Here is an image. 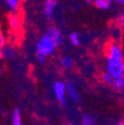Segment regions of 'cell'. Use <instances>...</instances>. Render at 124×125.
<instances>
[{"label":"cell","mask_w":124,"mask_h":125,"mask_svg":"<svg viewBox=\"0 0 124 125\" xmlns=\"http://www.w3.org/2000/svg\"><path fill=\"white\" fill-rule=\"evenodd\" d=\"M106 57V71L113 79L124 76V57L121 46L115 42L110 41L105 46Z\"/></svg>","instance_id":"obj_1"},{"label":"cell","mask_w":124,"mask_h":125,"mask_svg":"<svg viewBox=\"0 0 124 125\" xmlns=\"http://www.w3.org/2000/svg\"><path fill=\"white\" fill-rule=\"evenodd\" d=\"M56 48H57V46L51 40V38L48 35L44 34L40 38L39 42L36 44L35 53H36L37 61L40 62V64H44L46 62V60H47V57L51 56L55 53Z\"/></svg>","instance_id":"obj_2"},{"label":"cell","mask_w":124,"mask_h":125,"mask_svg":"<svg viewBox=\"0 0 124 125\" xmlns=\"http://www.w3.org/2000/svg\"><path fill=\"white\" fill-rule=\"evenodd\" d=\"M53 91L57 98V100L62 104L65 105L67 103V87L66 83L63 81H57L53 85Z\"/></svg>","instance_id":"obj_3"},{"label":"cell","mask_w":124,"mask_h":125,"mask_svg":"<svg viewBox=\"0 0 124 125\" xmlns=\"http://www.w3.org/2000/svg\"><path fill=\"white\" fill-rule=\"evenodd\" d=\"M7 24L13 33H18L22 29L23 18L20 13H10L7 16Z\"/></svg>","instance_id":"obj_4"},{"label":"cell","mask_w":124,"mask_h":125,"mask_svg":"<svg viewBox=\"0 0 124 125\" xmlns=\"http://www.w3.org/2000/svg\"><path fill=\"white\" fill-rule=\"evenodd\" d=\"M46 35H48L51 38V40L55 43V45L57 47L61 46L62 43H63V41H64V36H63V34H62V32L58 28H56L54 26H51V27L48 28L47 32H46Z\"/></svg>","instance_id":"obj_5"},{"label":"cell","mask_w":124,"mask_h":125,"mask_svg":"<svg viewBox=\"0 0 124 125\" xmlns=\"http://www.w3.org/2000/svg\"><path fill=\"white\" fill-rule=\"evenodd\" d=\"M66 87H67V94L69 95V97L72 101H74V102L80 101L81 96H80L79 90H77V88H76L75 83L72 80H70V79L67 80V82H66Z\"/></svg>","instance_id":"obj_6"},{"label":"cell","mask_w":124,"mask_h":125,"mask_svg":"<svg viewBox=\"0 0 124 125\" xmlns=\"http://www.w3.org/2000/svg\"><path fill=\"white\" fill-rule=\"evenodd\" d=\"M17 55V50L16 47L11 45V44H6L0 51V59L3 60H10L16 57Z\"/></svg>","instance_id":"obj_7"},{"label":"cell","mask_w":124,"mask_h":125,"mask_svg":"<svg viewBox=\"0 0 124 125\" xmlns=\"http://www.w3.org/2000/svg\"><path fill=\"white\" fill-rule=\"evenodd\" d=\"M58 5V0H46L44 4V13L48 19H52L56 7Z\"/></svg>","instance_id":"obj_8"},{"label":"cell","mask_w":124,"mask_h":125,"mask_svg":"<svg viewBox=\"0 0 124 125\" xmlns=\"http://www.w3.org/2000/svg\"><path fill=\"white\" fill-rule=\"evenodd\" d=\"M4 2L11 13H20L23 0H4Z\"/></svg>","instance_id":"obj_9"},{"label":"cell","mask_w":124,"mask_h":125,"mask_svg":"<svg viewBox=\"0 0 124 125\" xmlns=\"http://www.w3.org/2000/svg\"><path fill=\"white\" fill-rule=\"evenodd\" d=\"M114 0H93L94 6L101 10H108L110 9Z\"/></svg>","instance_id":"obj_10"},{"label":"cell","mask_w":124,"mask_h":125,"mask_svg":"<svg viewBox=\"0 0 124 125\" xmlns=\"http://www.w3.org/2000/svg\"><path fill=\"white\" fill-rule=\"evenodd\" d=\"M11 120H12V125H23L22 113L19 108H15L13 110Z\"/></svg>","instance_id":"obj_11"},{"label":"cell","mask_w":124,"mask_h":125,"mask_svg":"<svg viewBox=\"0 0 124 125\" xmlns=\"http://www.w3.org/2000/svg\"><path fill=\"white\" fill-rule=\"evenodd\" d=\"M73 64H74V62H73V59L72 57L71 56H65L61 59V66L63 69L65 70H70L73 67Z\"/></svg>","instance_id":"obj_12"},{"label":"cell","mask_w":124,"mask_h":125,"mask_svg":"<svg viewBox=\"0 0 124 125\" xmlns=\"http://www.w3.org/2000/svg\"><path fill=\"white\" fill-rule=\"evenodd\" d=\"M111 86L115 91H122L124 89V76H119L116 79H113Z\"/></svg>","instance_id":"obj_13"},{"label":"cell","mask_w":124,"mask_h":125,"mask_svg":"<svg viewBox=\"0 0 124 125\" xmlns=\"http://www.w3.org/2000/svg\"><path fill=\"white\" fill-rule=\"evenodd\" d=\"M69 40L71 42V44L74 47H77V46H80L82 41H81V37L80 35L77 34L76 32H72L70 35H69Z\"/></svg>","instance_id":"obj_14"},{"label":"cell","mask_w":124,"mask_h":125,"mask_svg":"<svg viewBox=\"0 0 124 125\" xmlns=\"http://www.w3.org/2000/svg\"><path fill=\"white\" fill-rule=\"evenodd\" d=\"M100 81L104 84H106V85H111L112 84V82H113V77L109 73H108L107 72H103L100 74Z\"/></svg>","instance_id":"obj_15"},{"label":"cell","mask_w":124,"mask_h":125,"mask_svg":"<svg viewBox=\"0 0 124 125\" xmlns=\"http://www.w3.org/2000/svg\"><path fill=\"white\" fill-rule=\"evenodd\" d=\"M81 125H95L94 118L90 114H84L82 117V124Z\"/></svg>","instance_id":"obj_16"},{"label":"cell","mask_w":124,"mask_h":125,"mask_svg":"<svg viewBox=\"0 0 124 125\" xmlns=\"http://www.w3.org/2000/svg\"><path fill=\"white\" fill-rule=\"evenodd\" d=\"M116 22H117V25L121 28H124V10H121L117 16V19H116Z\"/></svg>","instance_id":"obj_17"},{"label":"cell","mask_w":124,"mask_h":125,"mask_svg":"<svg viewBox=\"0 0 124 125\" xmlns=\"http://www.w3.org/2000/svg\"><path fill=\"white\" fill-rule=\"evenodd\" d=\"M6 44H7V39H6L5 35L3 34V32L0 30V51H1V49Z\"/></svg>","instance_id":"obj_18"},{"label":"cell","mask_w":124,"mask_h":125,"mask_svg":"<svg viewBox=\"0 0 124 125\" xmlns=\"http://www.w3.org/2000/svg\"><path fill=\"white\" fill-rule=\"evenodd\" d=\"M118 4H124V0H115Z\"/></svg>","instance_id":"obj_19"},{"label":"cell","mask_w":124,"mask_h":125,"mask_svg":"<svg viewBox=\"0 0 124 125\" xmlns=\"http://www.w3.org/2000/svg\"><path fill=\"white\" fill-rule=\"evenodd\" d=\"M116 125H124V121H122V120H121V121H119Z\"/></svg>","instance_id":"obj_20"},{"label":"cell","mask_w":124,"mask_h":125,"mask_svg":"<svg viewBox=\"0 0 124 125\" xmlns=\"http://www.w3.org/2000/svg\"><path fill=\"white\" fill-rule=\"evenodd\" d=\"M64 125H77V124H74V123H65Z\"/></svg>","instance_id":"obj_21"},{"label":"cell","mask_w":124,"mask_h":125,"mask_svg":"<svg viewBox=\"0 0 124 125\" xmlns=\"http://www.w3.org/2000/svg\"><path fill=\"white\" fill-rule=\"evenodd\" d=\"M84 1H85V2H87V3H89V2H91V1H92V0H84Z\"/></svg>","instance_id":"obj_22"},{"label":"cell","mask_w":124,"mask_h":125,"mask_svg":"<svg viewBox=\"0 0 124 125\" xmlns=\"http://www.w3.org/2000/svg\"><path fill=\"white\" fill-rule=\"evenodd\" d=\"M121 92H122V96H123V98H124V89H123Z\"/></svg>","instance_id":"obj_23"}]
</instances>
